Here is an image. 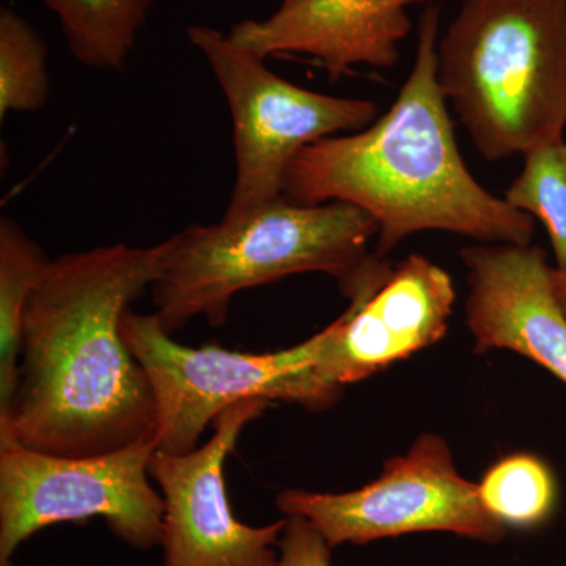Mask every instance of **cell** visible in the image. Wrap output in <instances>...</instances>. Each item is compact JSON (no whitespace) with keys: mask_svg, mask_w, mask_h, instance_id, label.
Listing matches in <instances>:
<instances>
[{"mask_svg":"<svg viewBox=\"0 0 566 566\" xmlns=\"http://www.w3.org/2000/svg\"><path fill=\"white\" fill-rule=\"evenodd\" d=\"M428 2V0H412V3Z\"/></svg>","mask_w":566,"mask_h":566,"instance_id":"d6986e66","label":"cell"},{"mask_svg":"<svg viewBox=\"0 0 566 566\" xmlns=\"http://www.w3.org/2000/svg\"><path fill=\"white\" fill-rule=\"evenodd\" d=\"M411 0H281L266 20L237 22L229 39L259 59L305 54L333 80L356 65L392 69L411 29Z\"/></svg>","mask_w":566,"mask_h":566,"instance_id":"8fae6325","label":"cell"},{"mask_svg":"<svg viewBox=\"0 0 566 566\" xmlns=\"http://www.w3.org/2000/svg\"><path fill=\"white\" fill-rule=\"evenodd\" d=\"M51 262L20 223L0 219V424L9 420L20 379L25 311Z\"/></svg>","mask_w":566,"mask_h":566,"instance_id":"7c38bea8","label":"cell"},{"mask_svg":"<svg viewBox=\"0 0 566 566\" xmlns=\"http://www.w3.org/2000/svg\"><path fill=\"white\" fill-rule=\"evenodd\" d=\"M253 398L230 406L212 423L210 441L182 455L158 452L150 475L164 501L163 566H277L286 517L252 527L234 516L226 461L249 423L270 408Z\"/></svg>","mask_w":566,"mask_h":566,"instance_id":"9c48e42d","label":"cell"},{"mask_svg":"<svg viewBox=\"0 0 566 566\" xmlns=\"http://www.w3.org/2000/svg\"><path fill=\"white\" fill-rule=\"evenodd\" d=\"M155 452L153 441L93 457L0 442V566H14L17 551L43 528L93 517L134 549L161 546L164 501L150 480Z\"/></svg>","mask_w":566,"mask_h":566,"instance_id":"52a82bcc","label":"cell"},{"mask_svg":"<svg viewBox=\"0 0 566 566\" xmlns=\"http://www.w3.org/2000/svg\"><path fill=\"white\" fill-rule=\"evenodd\" d=\"M163 262V243L102 245L52 260L25 311L20 379L0 442L59 457L155 442V397L122 318L150 292Z\"/></svg>","mask_w":566,"mask_h":566,"instance_id":"6da1fadb","label":"cell"},{"mask_svg":"<svg viewBox=\"0 0 566 566\" xmlns=\"http://www.w3.org/2000/svg\"><path fill=\"white\" fill-rule=\"evenodd\" d=\"M378 232L356 205L297 203L283 196L243 218L192 223L163 241L153 314L169 334L197 316L223 326L233 297L245 290L304 273L346 281L370 256L368 243Z\"/></svg>","mask_w":566,"mask_h":566,"instance_id":"277c9868","label":"cell"},{"mask_svg":"<svg viewBox=\"0 0 566 566\" xmlns=\"http://www.w3.org/2000/svg\"><path fill=\"white\" fill-rule=\"evenodd\" d=\"M186 33L210 66L232 117L237 175L222 218H243L281 199L286 170L303 148L338 133L363 132L375 122V103L283 80L227 33L202 24L189 25Z\"/></svg>","mask_w":566,"mask_h":566,"instance_id":"8992f818","label":"cell"},{"mask_svg":"<svg viewBox=\"0 0 566 566\" xmlns=\"http://www.w3.org/2000/svg\"><path fill=\"white\" fill-rule=\"evenodd\" d=\"M468 268L465 318L475 352L510 349L566 385V315L553 268L535 245L476 244L461 251Z\"/></svg>","mask_w":566,"mask_h":566,"instance_id":"30bf717a","label":"cell"},{"mask_svg":"<svg viewBox=\"0 0 566 566\" xmlns=\"http://www.w3.org/2000/svg\"><path fill=\"white\" fill-rule=\"evenodd\" d=\"M122 335L150 381L156 405V450L182 455L221 412L240 401H283L324 411L342 390L316 371L323 335L275 353H241L218 344H177L155 314H123Z\"/></svg>","mask_w":566,"mask_h":566,"instance_id":"5b68a950","label":"cell"},{"mask_svg":"<svg viewBox=\"0 0 566 566\" xmlns=\"http://www.w3.org/2000/svg\"><path fill=\"white\" fill-rule=\"evenodd\" d=\"M48 48L11 7L0 9V120L11 112H39L50 102Z\"/></svg>","mask_w":566,"mask_h":566,"instance_id":"5bb4252c","label":"cell"},{"mask_svg":"<svg viewBox=\"0 0 566 566\" xmlns=\"http://www.w3.org/2000/svg\"><path fill=\"white\" fill-rule=\"evenodd\" d=\"M329 543L318 528L301 516H286L279 542L277 566H333Z\"/></svg>","mask_w":566,"mask_h":566,"instance_id":"e0dca14e","label":"cell"},{"mask_svg":"<svg viewBox=\"0 0 566 566\" xmlns=\"http://www.w3.org/2000/svg\"><path fill=\"white\" fill-rule=\"evenodd\" d=\"M516 210L538 218L549 234L558 270H566V142H547L524 155L521 174L506 189Z\"/></svg>","mask_w":566,"mask_h":566,"instance_id":"2e32d148","label":"cell"},{"mask_svg":"<svg viewBox=\"0 0 566 566\" xmlns=\"http://www.w3.org/2000/svg\"><path fill=\"white\" fill-rule=\"evenodd\" d=\"M551 279H553L554 293H556L558 304L564 308L566 315V270L553 268Z\"/></svg>","mask_w":566,"mask_h":566,"instance_id":"ac0fdd59","label":"cell"},{"mask_svg":"<svg viewBox=\"0 0 566 566\" xmlns=\"http://www.w3.org/2000/svg\"><path fill=\"white\" fill-rule=\"evenodd\" d=\"M40 2L57 18L73 57L99 71L125 70L155 6V0Z\"/></svg>","mask_w":566,"mask_h":566,"instance_id":"4fadbf2b","label":"cell"},{"mask_svg":"<svg viewBox=\"0 0 566 566\" xmlns=\"http://www.w3.org/2000/svg\"><path fill=\"white\" fill-rule=\"evenodd\" d=\"M439 24L441 9L430 0L415 66L389 112L363 132L303 148L283 181L293 202L368 212L379 227L378 256L427 230L485 244L528 245L534 237V218L488 192L465 166L438 80Z\"/></svg>","mask_w":566,"mask_h":566,"instance_id":"7a4b0ae2","label":"cell"},{"mask_svg":"<svg viewBox=\"0 0 566 566\" xmlns=\"http://www.w3.org/2000/svg\"><path fill=\"white\" fill-rule=\"evenodd\" d=\"M438 80L486 161L562 139L566 0H464L439 39Z\"/></svg>","mask_w":566,"mask_h":566,"instance_id":"3957f363","label":"cell"},{"mask_svg":"<svg viewBox=\"0 0 566 566\" xmlns=\"http://www.w3.org/2000/svg\"><path fill=\"white\" fill-rule=\"evenodd\" d=\"M275 505L285 516L311 521L331 547L416 532L497 543L506 528L483 505L479 485L458 474L449 446L434 434L420 436L406 455L387 461L370 485L340 494L285 490Z\"/></svg>","mask_w":566,"mask_h":566,"instance_id":"ba28073f","label":"cell"},{"mask_svg":"<svg viewBox=\"0 0 566 566\" xmlns=\"http://www.w3.org/2000/svg\"><path fill=\"white\" fill-rule=\"evenodd\" d=\"M488 512L505 526L532 528L545 523L556 506V482L542 460L527 453L495 463L479 485Z\"/></svg>","mask_w":566,"mask_h":566,"instance_id":"9a60e30c","label":"cell"}]
</instances>
